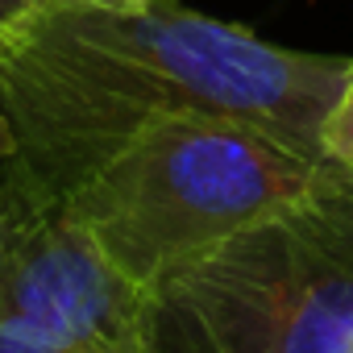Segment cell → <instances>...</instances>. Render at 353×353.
<instances>
[{
  "mask_svg": "<svg viewBox=\"0 0 353 353\" xmlns=\"http://www.w3.org/2000/svg\"><path fill=\"white\" fill-rule=\"evenodd\" d=\"M9 174H13V137H9L5 108H0V188L9 183Z\"/></svg>",
  "mask_w": 353,
  "mask_h": 353,
  "instance_id": "8",
  "label": "cell"
},
{
  "mask_svg": "<svg viewBox=\"0 0 353 353\" xmlns=\"http://www.w3.org/2000/svg\"><path fill=\"white\" fill-rule=\"evenodd\" d=\"M349 59L287 50L179 0H54L0 54V108L13 179L63 200L133 133L162 117L208 112L258 125L303 154Z\"/></svg>",
  "mask_w": 353,
  "mask_h": 353,
  "instance_id": "1",
  "label": "cell"
},
{
  "mask_svg": "<svg viewBox=\"0 0 353 353\" xmlns=\"http://www.w3.org/2000/svg\"><path fill=\"white\" fill-rule=\"evenodd\" d=\"M54 0H0V54H5Z\"/></svg>",
  "mask_w": 353,
  "mask_h": 353,
  "instance_id": "6",
  "label": "cell"
},
{
  "mask_svg": "<svg viewBox=\"0 0 353 353\" xmlns=\"http://www.w3.org/2000/svg\"><path fill=\"white\" fill-rule=\"evenodd\" d=\"M328 166L291 141L208 112L162 117L63 196L67 212L137 287H154L254 221L299 200Z\"/></svg>",
  "mask_w": 353,
  "mask_h": 353,
  "instance_id": "2",
  "label": "cell"
},
{
  "mask_svg": "<svg viewBox=\"0 0 353 353\" xmlns=\"http://www.w3.org/2000/svg\"><path fill=\"white\" fill-rule=\"evenodd\" d=\"M353 166L150 287V353H349Z\"/></svg>",
  "mask_w": 353,
  "mask_h": 353,
  "instance_id": "3",
  "label": "cell"
},
{
  "mask_svg": "<svg viewBox=\"0 0 353 353\" xmlns=\"http://www.w3.org/2000/svg\"><path fill=\"white\" fill-rule=\"evenodd\" d=\"M0 353H71L54 341H42V336H30L21 328H9V324H0Z\"/></svg>",
  "mask_w": 353,
  "mask_h": 353,
  "instance_id": "7",
  "label": "cell"
},
{
  "mask_svg": "<svg viewBox=\"0 0 353 353\" xmlns=\"http://www.w3.org/2000/svg\"><path fill=\"white\" fill-rule=\"evenodd\" d=\"M0 324L71 353H150V291L125 279L63 200L0 188Z\"/></svg>",
  "mask_w": 353,
  "mask_h": 353,
  "instance_id": "4",
  "label": "cell"
},
{
  "mask_svg": "<svg viewBox=\"0 0 353 353\" xmlns=\"http://www.w3.org/2000/svg\"><path fill=\"white\" fill-rule=\"evenodd\" d=\"M349 353H353V345H349Z\"/></svg>",
  "mask_w": 353,
  "mask_h": 353,
  "instance_id": "9",
  "label": "cell"
},
{
  "mask_svg": "<svg viewBox=\"0 0 353 353\" xmlns=\"http://www.w3.org/2000/svg\"><path fill=\"white\" fill-rule=\"evenodd\" d=\"M320 145L332 162L341 166H353V59H349V71H345V83L324 117V129H320Z\"/></svg>",
  "mask_w": 353,
  "mask_h": 353,
  "instance_id": "5",
  "label": "cell"
}]
</instances>
